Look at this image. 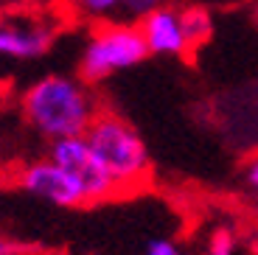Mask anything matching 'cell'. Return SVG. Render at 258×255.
I'll use <instances>...</instances> for the list:
<instances>
[{
    "label": "cell",
    "instance_id": "8",
    "mask_svg": "<svg viewBox=\"0 0 258 255\" xmlns=\"http://www.w3.org/2000/svg\"><path fill=\"white\" fill-rule=\"evenodd\" d=\"M163 0H68V6L90 23H141Z\"/></svg>",
    "mask_w": 258,
    "mask_h": 255
},
{
    "label": "cell",
    "instance_id": "3",
    "mask_svg": "<svg viewBox=\"0 0 258 255\" xmlns=\"http://www.w3.org/2000/svg\"><path fill=\"white\" fill-rule=\"evenodd\" d=\"M87 141L101 157V163L110 168L121 191L138 188L149 177V168H152L149 149L135 132V126H129L121 115L98 112L87 129Z\"/></svg>",
    "mask_w": 258,
    "mask_h": 255
},
{
    "label": "cell",
    "instance_id": "1",
    "mask_svg": "<svg viewBox=\"0 0 258 255\" xmlns=\"http://www.w3.org/2000/svg\"><path fill=\"white\" fill-rule=\"evenodd\" d=\"M20 109L26 115L28 126L45 141L87 135L98 115L90 84L64 73H48L28 84L20 98Z\"/></svg>",
    "mask_w": 258,
    "mask_h": 255
},
{
    "label": "cell",
    "instance_id": "9",
    "mask_svg": "<svg viewBox=\"0 0 258 255\" xmlns=\"http://www.w3.org/2000/svg\"><path fill=\"white\" fill-rule=\"evenodd\" d=\"M185 20H188V34H191L194 48H200L213 31L211 12H208V6H202V3H185Z\"/></svg>",
    "mask_w": 258,
    "mask_h": 255
},
{
    "label": "cell",
    "instance_id": "4",
    "mask_svg": "<svg viewBox=\"0 0 258 255\" xmlns=\"http://www.w3.org/2000/svg\"><path fill=\"white\" fill-rule=\"evenodd\" d=\"M48 157L56 160L64 171H71L79 179V185L87 194V202H107L110 197H115L118 188L115 177L110 174V168L101 163V157L96 154V149L90 146L87 135H76V138H62V141H51Z\"/></svg>",
    "mask_w": 258,
    "mask_h": 255
},
{
    "label": "cell",
    "instance_id": "15",
    "mask_svg": "<svg viewBox=\"0 0 258 255\" xmlns=\"http://www.w3.org/2000/svg\"><path fill=\"white\" fill-rule=\"evenodd\" d=\"M185 3H202V6H208V3H233V0H185Z\"/></svg>",
    "mask_w": 258,
    "mask_h": 255
},
{
    "label": "cell",
    "instance_id": "14",
    "mask_svg": "<svg viewBox=\"0 0 258 255\" xmlns=\"http://www.w3.org/2000/svg\"><path fill=\"white\" fill-rule=\"evenodd\" d=\"M14 249V244H9V241H3V238H0V255H9Z\"/></svg>",
    "mask_w": 258,
    "mask_h": 255
},
{
    "label": "cell",
    "instance_id": "10",
    "mask_svg": "<svg viewBox=\"0 0 258 255\" xmlns=\"http://www.w3.org/2000/svg\"><path fill=\"white\" fill-rule=\"evenodd\" d=\"M236 252H239V238H236V233L227 227H219L211 236V241H208L205 255H236Z\"/></svg>",
    "mask_w": 258,
    "mask_h": 255
},
{
    "label": "cell",
    "instance_id": "7",
    "mask_svg": "<svg viewBox=\"0 0 258 255\" xmlns=\"http://www.w3.org/2000/svg\"><path fill=\"white\" fill-rule=\"evenodd\" d=\"M20 185L31 197L42 199V202H51L56 208H79V205H87V194L79 185V179L71 171H64L56 160H51V157L28 163L23 168V174H20Z\"/></svg>",
    "mask_w": 258,
    "mask_h": 255
},
{
    "label": "cell",
    "instance_id": "11",
    "mask_svg": "<svg viewBox=\"0 0 258 255\" xmlns=\"http://www.w3.org/2000/svg\"><path fill=\"white\" fill-rule=\"evenodd\" d=\"M143 255H185V249L171 238H152L143 249Z\"/></svg>",
    "mask_w": 258,
    "mask_h": 255
},
{
    "label": "cell",
    "instance_id": "6",
    "mask_svg": "<svg viewBox=\"0 0 258 255\" xmlns=\"http://www.w3.org/2000/svg\"><path fill=\"white\" fill-rule=\"evenodd\" d=\"M138 26H141L143 39L149 45V53H155V56L182 59L194 51L191 34H188V20H185V3L182 6L160 3Z\"/></svg>",
    "mask_w": 258,
    "mask_h": 255
},
{
    "label": "cell",
    "instance_id": "12",
    "mask_svg": "<svg viewBox=\"0 0 258 255\" xmlns=\"http://www.w3.org/2000/svg\"><path fill=\"white\" fill-rule=\"evenodd\" d=\"M244 179H247V185H250L252 191H258V157H252L250 163H247V168H244Z\"/></svg>",
    "mask_w": 258,
    "mask_h": 255
},
{
    "label": "cell",
    "instance_id": "2",
    "mask_svg": "<svg viewBox=\"0 0 258 255\" xmlns=\"http://www.w3.org/2000/svg\"><path fill=\"white\" fill-rule=\"evenodd\" d=\"M146 56L149 45L138 23H98L79 56V79L93 87L138 68Z\"/></svg>",
    "mask_w": 258,
    "mask_h": 255
},
{
    "label": "cell",
    "instance_id": "5",
    "mask_svg": "<svg viewBox=\"0 0 258 255\" xmlns=\"http://www.w3.org/2000/svg\"><path fill=\"white\" fill-rule=\"evenodd\" d=\"M56 42V23L45 17L17 14L0 17V59L12 62H31L51 53Z\"/></svg>",
    "mask_w": 258,
    "mask_h": 255
},
{
    "label": "cell",
    "instance_id": "13",
    "mask_svg": "<svg viewBox=\"0 0 258 255\" xmlns=\"http://www.w3.org/2000/svg\"><path fill=\"white\" fill-rule=\"evenodd\" d=\"M247 247H250V252H252V255H258V227L250 233V241H247Z\"/></svg>",
    "mask_w": 258,
    "mask_h": 255
},
{
    "label": "cell",
    "instance_id": "16",
    "mask_svg": "<svg viewBox=\"0 0 258 255\" xmlns=\"http://www.w3.org/2000/svg\"><path fill=\"white\" fill-rule=\"evenodd\" d=\"M255 12H258V3H255Z\"/></svg>",
    "mask_w": 258,
    "mask_h": 255
}]
</instances>
